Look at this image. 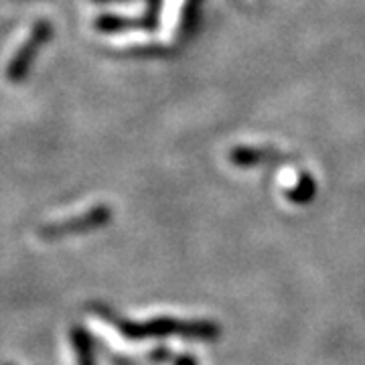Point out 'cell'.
I'll list each match as a JSON object with an SVG mask.
<instances>
[{
	"label": "cell",
	"instance_id": "cell-4",
	"mask_svg": "<svg viewBox=\"0 0 365 365\" xmlns=\"http://www.w3.org/2000/svg\"><path fill=\"white\" fill-rule=\"evenodd\" d=\"M71 337V345L76 351V359L78 365H96V353H93V339L88 333V329L81 325H76L69 333Z\"/></svg>",
	"mask_w": 365,
	"mask_h": 365
},
{
	"label": "cell",
	"instance_id": "cell-1",
	"mask_svg": "<svg viewBox=\"0 0 365 365\" xmlns=\"http://www.w3.org/2000/svg\"><path fill=\"white\" fill-rule=\"evenodd\" d=\"M102 313L120 331L122 337L132 341L160 339V337H182V339L193 341L220 339V327L211 321H181L173 317H160V319L136 323V321L116 317L110 311H102Z\"/></svg>",
	"mask_w": 365,
	"mask_h": 365
},
{
	"label": "cell",
	"instance_id": "cell-3",
	"mask_svg": "<svg viewBox=\"0 0 365 365\" xmlns=\"http://www.w3.org/2000/svg\"><path fill=\"white\" fill-rule=\"evenodd\" d=\"M110 215H112V211L104 207V205H100V207H93L91 211H86L83 215L71 217L67 222L47 225V227H43L41 234H43V237H47V240H53V237H66V235L90 232V230L106 225V223L110 222Z\"/></svg>",
	"mask_w": 365,
	"mask_h": 365
},
{
	"label": "cell",
	"instance_id": "cell-2",
	"mask_svg": "<svg viewBox=\"0 0 365 365\" xmlns=\"http://www.w3.org/2000/svg\"><path fill=\"white\" fill-rule=\"evenodd\" d=\"M49 35H51V25L47 21H39L37 25L31 29L26 41L16 49L13 61L6 67V79L9 81H21V79L25 78L29 67H31L33 59H35V53L39 51L41 45L49 39Z\"/></svg>",
	"mask_w": 365,
	"mask_h": 365
},
{
	"label": "cell",
	"instance_id": "cell-5",
	"mask_svg": "<svg viewBox=\"0 0 365 365\" xmlns=\"http://www.w3.org/2000/svg\"><path fill=\"white\" fill-rule=\"evenodd\" d=\"M175 365H197V361L193 355H181L175 359Z\"/></svg>",
	"mask_w": 365,
	"mask_h": 365
}]
</instances>
